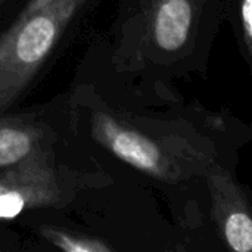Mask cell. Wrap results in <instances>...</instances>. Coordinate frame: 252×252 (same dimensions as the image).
Returning <instances> with one entry per match:
<instances>
[{
  "instance_id": "obj_6",
  "label": "cell",
  "mask_w": 252,
  "mask_h": 252,
  "mask_svg": "<svg viewBox=\"0 0 252 252\" xmlns=\"http://www.w3.org/2000/svg\"><path fill=\"white\" fill-rule=\"evenodd\" d=\"M226 22L232 27L252 77V0H227Z\"/></svg>"
},
{
  "instance_id": "obj_4",
  "label": "cell",
  "mask_w": 252,
  "mask_h": 252,
  "mask_svg": "<svg viewBox=\"0 0 252 252\" xmlns=\"http://www.w3.org/2000/svg\"><path fill=\"white\" fill-rule=\"evenodd\" d=\"M69 193L52 152L43 146L16 165L0 170V219L12 220L34 208L62 207Z\"/></svg>"
},
{
  "instance_id": "obj_8",
  "label": "cell",
  "mask_w": 252,
  "mask_h": 252,
  "mask_svg": "<svg viewBox=\"0 0 252 252\" xmlns=\"http://www.w3.org/2000/svg\"><path fill=\"white\" fill-rule=\"evenodd\" d=\"M3 1H4V0H0V6H1V3H3Z\"/></svg>"
},
{
  "instance_id": "obj_2",
  "label": "cell",
  "mask_w": 252,
  "mask_h": 252,
  "mask_svg": "<svg viewBox=\"0 0 252 252\" xmlns=\"http://www.w3.org/2000/svg\"><path fill=\"white\" fill-rule=\"evenodd\" d=\"M235 170L220 168L204 180L177 224L183 251L252 252V192Z\"/></svg>"
},
{
  "instance_id": "obj_3",
  "label": "cell",
  "mask_w": 252,
  "mask_h": 252,
  "mask_svg": "<svg viewBox=\"0 0 252 252\" xmlns=\"http://www.w3.org/2000/svg\"><path fill=\"white\" fill-rule=\"evenodd\" d=\"M86 0H30L0 35V112L31 84Z\"/></svg>"
},
{
  "instance_id": "obj_1",
  "label": "cell",
  "mask_w": 252,
  "mask_h": 252,
  "mask_svg": "<svg viewBox=\"0 0 252 252\" xmlns=\"http://www.w3.org/2000/svg\"><path fill=\"white\" fill-rule=\"evenodd\" d=\"M226 6L227 0H137L133 34L140 63L164 78L205 74Z\"/></svg>"
},
{
  "instance_id": "obj_5",
  "label": "cell",
  "mask_w": 252,
  "mask_h": 252,
  "mask_svg": "<svg viewBox=\"0 0 252 252\" xmlns=\"http://www.w3.org/2000/svg\"><path fill=\"white\" fill-rule=\"evenodd\" d=\"M44 131L18 120L0 121V170L16 165L44 146Z\"/></svg>"
},
{
  "instance_id": "obj_7",
  "label": "cell",
  "mask_w": 252,
  "mask_h": 252,
  "mask_svg": "<svg viewBox=\"0 0 252 252\" xmlns=\"http://www.w3.org/2000/svg\"><path fill=\"white\" fill-rule=\"evenodd\" d=\"M41 236L56 247L58 250L66 252H112L114 248L97 238L86 236V235H75L55 227H41Z\"/></svg>"
}]
</instances>
